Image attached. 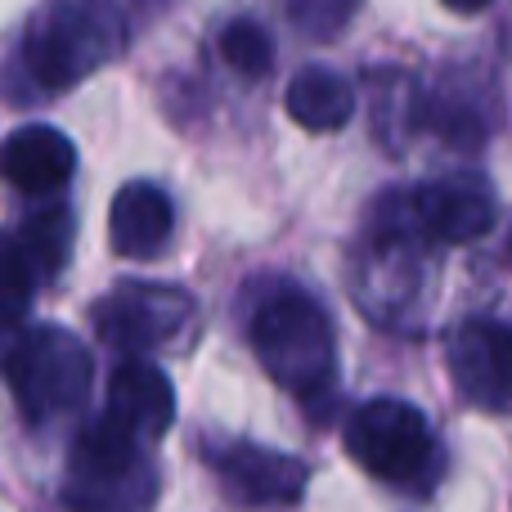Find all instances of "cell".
<instances>
[{
    "label": "cell",
    "instance_id": "obj_1",
    "mask_svg": "<svg viewBox=\"0 0 512 512\" xmlns=\"http://www.w3.org/2000/svg\"><path fill=\"white\" fill-rule=\"evenodd\" d=\"M248 337L261 369L283 391H292L301 400H315L319 391L333 387V369H337L333 324H328L324 306L310 292L283 288L274 297H265L252 310Z\"/></svg>",
    "mask_w": 512,
    "mask_h": 512
},
{
    "label": "cell",
    "instance_id": "obj_2",
    "mask_svg": "<svg viewBox=\"0 0 512 512\" xmlns=\"http://www.w3.org/2000/svg\"><path fill=\"white\" fill-rule=\"evenodd\" d=\"M122 50V23L99 0H45L23 32V63L41 90H68Z\"/></svg>",
    "mask_w": 512,
    "mask_h": 512
},
{
    "label": "cell",
    "instance_id": "obj_3",
    "mask_svg": "<svg viewBox=\"0 0 512 512\" xmlns=\"http://www.w3.org/2000/svg\"><path fill=\"white\" fill-rule=\"evenodd\" d=\"M0 373L32 423H50L81 409L95 382L90 351L59 324H36L9 337V346L0 351Z\"/></svg>",
    "mask_w": 512,
    "mask_h": 512
},
{
    "label": "cell",
    "instance_id": "obj_4",
    "mask_svg": "<svg viewBox=\"0 0 512 512\" xmlns=\"http://www.w3.org/2000/svg\"><path fill=\"white\" fill-rule=\"evenodd\" d=\"M346 454L387 486H414L436 459L427 418L409 400H369L346 423Z\"/></svg>",
    "mask_w": 512,
    "mask_h": 512
},
{
    "label": "cell",
    "instance_id": "obj_5",
    "mask_svg": "<svg viewBox=\"0 0 512 512\" xmlns=\"http://www.w3.org/2000/svg\"><path fill=\"white\" fill-rule=\"evenodd\" d=\"M194 297L171 283H117L95 310V324L117 351H162L194 328Z\"/></svg>",
    "mask_w": 512,
    "mask_h": 512
},
{
    "label": "cell",
    "instance_id": "obj_6",
    "mask_svg": "<svg viewBox=\"0 0 512 512\" xmlns=\"http://www.w3.org/2000/svg\"><path fill=\"white\" fill-rule=\"evenodd\" d=\"M400 212H405V221L427 243L459 248V243H477L481 234H490L499 203L486 176H477V171H450V176H436L427 185H418L414 194H400Z\"/></svg>",
    "mask_w": 512,
    "mask_h": 512
},
{
    "label": "cell",
    "instance_id": "obj_7",
    "mask_svg": "<svg viewBox=\"0 0 512 512\" xmlns=\"http://www.w3.org/2000/svg\"><path fill=\"white\" fill-rule=\"evenodd\" d=\"M450 373L463 400L486 414H512V324L468 319L450 333Z\"/></svg>",
    "mask_w": 512,
    "mask_h": 512
},
{
    "label": "cell",
    "instance_id": "obj_8",
    "mask_svg": "<svg viewBox=\"0 0 512 512\" xmlns=\"http://www.w3.org/2000/svg\"><path fill=\"white\" fill-rule=\"evenodd\" d=\"M212 468L216 477L225 481L239 504H297L306 495V481H310V468L292 454H279V450H261V445H225V450L212 454Z\"/></svg>",
    "mask_w": 512,
    "mask_h": 512
},
{
    "label": "cell",
    "instance_id": "obj_9",
    "mask_svg": "<svg viewBox=\"0 0 512 512\" xmlns=\"http://www.w3.org/2000/svg\"><path fill=\"white\" fill-rule=\"evenodd\" d=\"M108 414L122 418L140 441H158L176 423V391L171 378L144 355H131L108 378Z\"/></svg>",
    "mask_w": 512,
    "mask_h": 512
},
{
    "label": "cell",
    "instance_id": "obj_10",
    "mask_svg": "<svg viewBox=\"0 0 512 512\" xmlns=\"http://www.w3.org/2000/svg\"><path fill=\"white\" fill-rule=\"evenodd\" d=\"M77 171V149L54 126H23L0 144V176L23 194H54Z\"/></svg>",
    "mask_w": 512,
    "mask_h": 512
},
{
    "label": "cell",
    "instance_id": "obj_11",
    "mask_svg": "<svg viewBox=\"0 0 512 512\" xmlns=\"http://www.w3.org/2000/svg\"><path fill=\"white\" fill-rule=\"evenodd\" d=\"M176 230V207L149 180H135V185L117 189L113 212H108V239L113 252L131 256V261H149L171 243Z\"/></svg>",
    "mask_w": 512,
    "mask_h": 512
},
{
    "label": "cell",
    "instance_id": "obj_12",
    "mask_svg": "<svg viewBox=\"0 0 512 512\" xmlns=\"http://www.w3.org/2000/svg\"><path fill=\"white\" fill-rule=\"evenodd\" d=\"M288 117L310 135H328L342 131L355 113V86L342 77L337 68H301L288 81V95H283Z\"/></svg>",
    "mask_w": 512,
    "mask_h": 512
},
{
    "label": "cell",
    "instance_id": "obj_13",
    "mask_svg": "<svg viewBox=\"0 0 512 512\" xmlns=\"http://www.w3.org/2000/svg\"><path fill=\"white\" fill-rule=\"evenodd\" d=\"M373 81V131L387 149H400L409 135H418V126L427 122V99L418 95L414 77L396 68H382V72H369Z\"/></svg>",
    "mask_w": 512,
    "mask_h": 512
},
{
    "label": "cell",
    "instance_id": "obj_14",
    "mask_svg": "<svg viewBox=\"0 0 512 512\" xmlns=\"http://www.w3.org/2000/svg\"><path fill=\"white\" fill-rule=\"evenodd\" d=\"M72 239H77V225H72L68 207H59V203L32 212L14 234L18 252H23V261H27V270H32L36 283L54 279V274L63 270V261H68V252H72Z\"/></svg>",
    "mask_w": 512,
    "mask_h": 512
},
{
    "label": "cell",
    "instance_id": "obj_15",
    "mask_svg": "<svg viewBox=\"0 0 512 512\" xmlns=\"http://www.w3.org/2000/svg\"><path fill=\"white\" fill-rule=\"evenodd\" d=\"M221 59L230 63L239 77L256 81L274 68V41L261 23H252V18H234V23L221 27Z\"/></svg>",
    "mask_w": 512,
    "mask_h": 512
},
{
    "label": "cell",
    "instance_id": "obj_16",
    "mask_svg": "<svg viewBox=\"0 0 512 512\" xmlns=\"http://www.w3.org/2000/svg\"><path fill=\"white\" fill-rule=\"evenodd\" d=\"M32 270H27L23 252H18L14 234H0V328L5 324H18L32 306Z\"/></svg>",
    "mask_w": 512,
    "mask_h": 512
},
{
    "label": "cell",
    "instance_id": "obj_17",
    "mask_svg": "<svg viewBox=\"0 0 512 512\" xmlns=\"http://www.w3.org/2000/svg\"><path fill=\"white\" fill-rule=\"evenodd\" d=\"M288 23L310 41H333L337 32H346V23L355 18L360 0H283Z\"/></svg>",
    "mask_w": 512,
    "mask_h": 512
},
{
    "label": "cell",
    "instance_id": "obj_18",
    "mask_svg": "<svg viewBox=\"0 0 512 512\" xmlns=\"http://www.w3.org/2000/svg\"><path fill=\"white\" fill-rule=\"evenodd\" d=\"M445 5H450L454 14H481V9H486L490 0H445Z\"/></svg>",
    "mask_w": 512,
    "mask_h": 512
},
{
    "label": "cell",
    "instance_id": "obj_19",
    "mask_svg": "<svg viewBox=\"0 0 512 512\" xmlns=\"http://www.w3.org/2000/svg\"><path fill=\"white\" fill-rule=\"evenodd\" d=\"M508 256H512V234H508Z\"/></svg>",
    "mask_w": 512,
    "mask_h": 512
}]
</instances>
